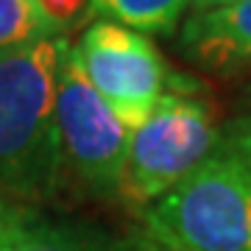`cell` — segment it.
I'll return each mask as SVG.
<instances>
[{
  "label": "cell",
  "instance_id": "cell-7",
  "mask_svg": "<svg viewBox=\"0 0 251 251\" xmlns=\"http://www.w3.org/2000/svg\"><path fill=\"white\" fill-rule=\"evenodd\" d=\"M0 251H134L90 224H53L36 215L0 246Z\"/></svg>",
  "mask_w": 251,
  "mask_h": 251
},
{
  "label": "cell",
  "instance_id": "cell-13",
  "mask_svg": "<svg viewBox=\"0 0 251 251\" xmlns=\"http://www.w3.org/2000/svg\"><path fill=\"white\" fill-rule=\"evenodd\" d=\"M134 251H165V249H159V246H153V243H148V240H140L134 243Z\"/></svg>",
  "mask_w": 251,
  "mask_h": 251
},
{
  "label": "cell",
  "instance_id": "cell-2",
  "mask_svg": "<svg viewBox=\"0 0 251 251\" xmlns=\"http://www.w3.org/2000/svg\"><path fill=\"white\" fill-rule=\"evenodd\" d=\"M143 240L165 251H251V168L218 151L143 209Z\"/></svg>",
  "mask_w": 251,
  "mask_h": 251
},
{
  "label": "cell",
  "instance_id": "cell-11",
  "mask_svg": "<svg viewBox=\"0 0 251 251\" xmlns=\"http://www.w3.org/2000/svg\"><path fill=\"white\" fill-rule=\"evenodd\" d=\"M34 218H36L34 206L17 204V201H11L6 193H0V246L9 240L14 232H20L25 224H31Z\"/></svg>",
  "mask_w": 251,
  "mask_h": 251
},
{
  "label": "cell",
  "instance_id": "cell-5",
  "mask_svg": "<svg viewBox=\"0 0 251 251\" xmlns=\"http://www.w3.org/2000/svg\"><path fill=\"white\" fill-rule=\"evenodd\" d=\"M73 53L90 87L128 131L153 112L171 78L148 36L109 20L92 23L73 45Z\"/></svg>",
  "mask_w": 251,
  "mask_h": 251
},
{
  "label": "cell",
  "instance_id": "cell-12",
  "mask_svg": "<svg viewBox=\"0 0 251 251\" xmlns=\"http://www.w3.org/2000/svg\"><path fill=\"white\" fill-rule=\"evenodd\" d=\"M232 3H240V0H190V6H193L196 14L212 11V9H224V6H232Z\"/></svg>",
  "mask_w": 251,
  "mask_h": 251
},
{
  "label": "cell",
  "instance_id": "cell-14",
  "mask_svg": "<svg viewBox=\"0 0 251 251\" xmlns=\"http://www.w3.org/2000/svg\"><path fill=\"white\" fill-rule=\"evenodd\" d=\"M232 75H249V78H251V59H246V62H243L240 67L232 73Z\"/></svg>",
  "mask_w": 251,
  "mask_h": 251
},
{
  "label": "cell",
  "instance_id": "cell-9",
  "mask_svg": "<svg viewBox=\"0 0 251 251\" xmlns=\"http://www.w3.org/2000/svg\"><path fill=\"white\" fill-rule=\"evenodd\" d=\"M64 31L45 11L42 0H0V56Z\"/></svg>",
  "mask_w": 251,
  "mask_h": 251
},
{
  "label": "cell",
  "instance_id": "cell-10",
  "mask_svg": "<svg viewBox=\"0 0 251 251\" xmlns=\"http://www.w3.org/2000/svg\"><path fill=\"white\" fill-rule=\"evenodd\" d=\"M221 145L234 156H240L251 168V112L232 117L229 123L221 128Z\"/></svg>",
  "mask_w": 251,
  "mask_h": 251
},
{
  "label": "cell",
  "instance_id": "cell-6",
  "mask_svg": "<svg viewBox=\"0 0 251 251\" xmlns=\"http://www.w3.org/2000/svg\"><path fill=\"white\" fill-rule=\"evenodd\" d=\"M179 48L190 62L232 75L251 59V0L187 17Z\"/></svg>",
  "mask_w": 251,
  "mask_h": 251
},
{
  "label": "cell",
  "instance_id": "cell-8",
  "mask_svg": "<svg viewBox=\"0 0 251 251\" xmlns=\"http://www.w3.org/2000/svg\"><path fill=\"white\" fill-rule=\"evenodd\" d=\"M95 14L140 34H171L190 0H87Z\"/></svg>",
  "mask_w": 251,
  "mask_h": 251
},
{
  "label": "cell",
  "instance_id": "cell-4",
  "mask_svg": "<svg viewBox=\"0 0 251 251\" xmlns=\"http://www.w3.org/2000/svg\"><path fill=\"white\" fill-rule=\"evenodd\" d=\"M56 123L64 168L98 198H117L131 131L84 78L70 42L56 78Z\"/></svg>",
  "mask_w": 251,
  "mask_h": 251
},
{
  "label": "cell",
  "instance_id": "cell-15",
  "mask_svg": "<svg viewBox=\"0 0 251 251\" xmlns=\"http://www.w3.org/2000/svg\"><path fill=\"white\" fill-rule=\"evenodd\" d=\"M246 98H249V103H251V81H249V87H246Z\"/></svg>",
  "mask_w": 251,
  "mask_h": 251
},
{
  "label": "cell",
  "instance_id": "cell-3",
  "mask_svg": "<svg viewBox=\"0 0 251 251\" xmlns=\"http://www.w3.org/2000/svg\"><path fill=\"white\" fill-rule=\"evenodd\" d=\"M218 145L221 128L212 106L187 92H165L128 137L117 198L143 212L198 171Z\"/></svg>",
  "mask_w": 251,
  "mask_h": 251
},
{
  "label": "cell",
  "instance_id": "cell-1",
  "mask_svg": "<svg viewBox=\"0 0 251 251\" xmlns=\"http://www.w3.org/2000/svg\"><path fill=\"white\" fill-rule=\"evenodd\" d=\"M67 36L0 56V193L25 206L62 190L64 153L56 123V78Z\"/></svg>",
  "mask_w": 251,
  "mask_h": 251
}]
</instances>
